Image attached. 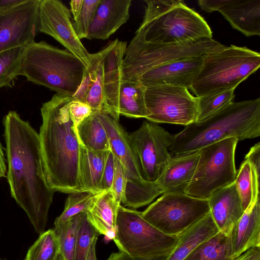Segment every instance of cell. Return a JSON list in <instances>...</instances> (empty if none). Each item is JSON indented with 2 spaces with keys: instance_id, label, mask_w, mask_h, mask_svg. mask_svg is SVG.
<instances>
[{
  "instance_id": "obj_20",
  "label": "cell",
  "mask_w": 260,
  "mask_h": 260,
  "mask_svg": "<svg viewBox=\"0 0 260 260\" xmlns=\"http://www.w3.org/2000/svg\"><path fill=\"white\" fill-rule=\"evenodd\" d=\"M230 237L235 258L251 248L260 247L259 199L244 211L233 226Z\"/></svg>"
},
{
  "instance_id": "obj_26",
  "label": "cell",
  "mask_w": 260,
  "mask_h": 260,
  "mask_svg": "<svg viewBox=\"0 0 260 260\" xmlns=\"http://www.w3.org/2000/svg\"><path fill=\"white\" fill-rule=\"evenodd\" d=\"M145 89L139 81L122 79L119 92L120 115L146 118L150 115L145 102Z\"/></svg>"
},
{
  "instance_id": "obj_31",
  "label": "cell",
  "mask_w": 260,
  "mask_h": 260,
  "mask_svg": "<svg viewBox=\"0 0 260 260\" xmlns=\"http://www.w3.org/2000/svg\"><path fill=\"white\" fill-rule=\"evenodd\" d=\"M83 213H80L63 224L54 226L53 230L59 242L60 254L63 260H73L78 231Z\"/></svg>"
},
{
  "instance_id": "obj_29",
  "label": "cell",
  "mask_w": 260,
  "mask_h": 260,
  "mask_svg": "<svg viewBox=\"0 0 260 260\" xmlns=\"http://www.w3.org/2000/svg\"><path fill=\"white\" fill-rule=\"evenodd\" d=\"M259 174L249 162L244 159L234 181L244 211L259 199Z\"/></svg>"
},
{
  "instance_id": "obj_3",
  "label": "cell",
  "mask_w": 260,
  "mask_h": 260,
  "mask_svg": "<svg viewBox=\"0 0 260 260\" xmlns=\"http://www.w3.org/2000/svg\"><path fill=\"white\" fill-rule=\"evenodd\" d=\"M260 136V98L233 102L208 118L185 126L173 135L171 157L186 155L222 140L238 141Z\"/></svg>"
},
{
  "instance_id": "obj_37",
  "label": "cell",
  "mask_w": 260,
  "mask_h": 260,
  "mask_svg": "<svg viewBox=\"0 0 260 260\" xmlns=\"http://www.w3.org/2000/svg\"><path fill=\"white\" fill-rule=\"evenodd\" d=\"M100 0H83L81 12L73 21L75 30L81 40L86 38L89 26L94 18Z\"/></svg>"
},
{
  "instance_id": "obj_45",
  "label": "cell",
  "mask_w": 260,
  "mask_h": 260,
  "mask_svg": "<svg viewBox=\"0 0 260 260\" xmlns=\"http://www.w3.org/2000/svg\"><path fill=\"white\" fill-rule=\"evenodd\" d=\"M26 0H0V14L6 12Z\"/></svg>"
},
{
  "instance_id": "obj_42",
  "label": "cell",
  "mask_w": 260,
  "mask_h": 260,
  "mask_svg": "<svg viewBox=\"0 0 260 260\" xmlns=\"http://www.w3.org/2000/svg\"><path fill=\"white\" fill-rule=\"evenodd\" d=\"M245 160H247L255 168L259 174L260 169V143L258 142L253 146L245 156Z\"/></svg>"
},
{
  "instance_id": "obj_12",
  "label": "cell",
  "mask_w": 260,
  "mask_h": 260,
  "mask_svg": "<svg viewBox=\"0 0 260 260\" xmlns=\"http://www.w3.org/2000/svg\"><path fill=\"white\" fill-rule=\"evenodd\" d=\"M145 102L150 113L146 118L149 121L186 126L197 120V98L185 87L161 85L146 88Z\"/></svg>"
},
{
  "instance_id": "obj_15",
  "label": "cell",
  "mask_w": 260,
  "mask_h": 260,
  "mask_svg": "<svg viewBox=\"0 0 260 260\" xmlns=\"http://www.w3.org/2000/svg\"><path fill=\"white\" fill-rule=\"evenodd\" d=\"M40 0H26L0 14V52L25 47L35 41L39 31L38 10Z\"/></svg>"
},
{
  "instance_id": "obj_9",
  "label": "cell",
  "mask_w": 260,
  "mask_h": 260,
  "mask_svg": "<svg viewBox=\"0 0 260 260\" xmlns=\"http://www.w3.org/2000/svg\"><path fill=\"white\" fill-rule=\"evenodd\" d=\"M113 240L119 251L132 256L149 257L170 254L179 237L163 233L146 220L141 212L120 205Z\"/></svg>"
},
{
  "instance_id": "obj_28",
  "label": "cell",
  "mask_w": 260,
  "mask_h": 260,
  "mask_svg": "<svg viewBox=\"0 0 260 260\" xmlns=\"http://www.w3.org/2000/svg\"><path fill=\"white\" fill-rule=\"evenodd\" d=\"M101 111L92 114L81 122L76 131L80 143L93 150H110L106 131L100 118Z\"/></svg>"
},
{
  "instance_id": "obj_47",
  "label": "cell",
  "mask_w": 260,
  "mask_h": 260,
  "mask_svg": "<svg viewBox=\"0 0 260 260\" xmlns=\"http://www.w3.org/2000/svg\"><path fill=\"white\" fill-rule=\"evenodd\" d=\"M6 159L4 152V148L0 141V178L6 176Z\"/></svg>"
},
{
  "instance_id": "obj_6",
  "label": "cell",
  "mask_w": 260,
  "mask_h": 260,
  "mask_svg": "<svg viewBox=\"0 0 260 260\" xmlns=\"http://www.w3.org/2000/svg\"><path fill=\"white\" fill-rule=\"evenodd\" d=\"M86 69L84 64L69 50L59 49L45 41H34L24 48L20 75L57 93L73 96Z\"/></svg>"
},
{
  "instance_id": "obj_23",
  "label": "cell",
  "mask_w": 260,
  "mask_h": 260,
  "mask_svg": "<svg viewBox=\"0 0 260 260\" xmlns=\"http://www.w3.org/2000/svg\"><path fill=\"white\" fill-rule=\"evenodd\" d=\"M110 191H103L86 211L87 218L100 235L113 240L116 231L118 208Z\"/></svg>"
},
{
  "instance_id": "obj_33",
  "label": "cell",
  "mask_w": 260,
  "mask_h": 260,
  "mask_svg": "<svg viewBox=\"0 0 260 260\" xmlns=\"http://www.w3.org/2000/svg\"><path fill=\"white\" fill-rule=\"evenodd\" d=\"M59 254L58 239L53 229H49L40 234L23 260H54Z\"/></svg>"
},
{
  "instance_id": "obj_25",
  "label": "cell",
  "mask_w": 260,
  "mask_h": 260,
  "mask_svg": "<svg viewBox=\"0 0 260 260\" xmlns=\"http://www.w3.org/2000/svg\"><path fill=\"white\" fill-rule=\"evenodd\" d=\"M219 232L209 212L180 236L166 260H183L197 246Z\"/></svg>"
},
{
  "instance_id": "obj_41",
  "label": "cell",
  "mask_w": 260,
  "mask_h": 260,
  "mask_svg": "<svg viewBox=\"0 0 260 260\" xmlns=\"http://www.w3.org/2000/svg\"><path fill=\"white\" fill-rule=\"evenodd\" d=\"M169 255V254L149 257H134L119 251L111 253L106 260H166Z\"/></svg>"
},
{
  "instance_id": "obj_5",
  "label": "cell",
  "mask_w": 260,
  "mask_h": 260,
  "mask_svg": "<svg viewBox=\"0 0 260 260\" xmlns=\"http://www.w3.org/2000/svg\"><path fill=\"white\" fill-rule=\"evenodd\" d=\"M127 42L116 39L92 53L90 66L73 98L88 104L92 111H101L118 121L119 92L122 62Z\"/></svg>"
},
{
  "instance_id": "obj_32",
  "label": "cell",
  "mask_w": 260,
  "mask_h": 260,
  "mask_svg": "<svg viewBox=\"0 0 260 260\" xmlns=\"http://www.w3.org/2000/svg\"><path fill=\"white\" fill-rule=\"evenodd\" d=\"M25 47H18L0 52V88L12 87L20 74Z\"/></svg>"
},
{
  "instance_id": "obj_50",
  "label": "cell",
  "mask_w": 260,
  "mask_h": 260,
  "mask_svg": "<svg viewBox=\"0 0 260 260\" xmlns=\"http://www.w3.org/2000/svg\"><path fill=\"white\" fill-rule=\"evenodd\" d=\"M0 239H1V230H0Z\"/></svg>"
},
{
  "instance_id": "obj_8",
  "label": "cell",
  "mask_w": 260,
  "mask_h": 260,
  "mask_svg": "<svg viewBox=\"0 0 260 260\" xmlns=\"http://www.w3.org/2000/svg\"><path fill=\"white\" fill-rule=\"evenodd\" d=\"M226 47L212 38L183 44H165L145 42L135 35L126 46L122 62V78L138 81L147 71L178 58L202 56Z\"/></svg>"
},
{
  "instance_id": "obj_19",
  "label": "cell",
  "mask_w": 260,
  "mask_h": 260,
  "mask_svg": "<svg viewBox=\"0 0 260 260\" xmlns=\"http://www.w3.org/2000/svg\"><path fill=\"white\" fill-rule=\"evenodd\" d=\"M208 202L210 213L219 232L230 235L244 212L234 182L215 191Z\"/></svg>"
},
{
  "instance_id": "obj_39",
  "label": "cell",
  "mask_w": 260,
  "mask_h": 260,
  "mask_svg": "<svg viewBox=\"0 0 260 260\" xmlns=\"http://www.w3.org/2000/svg\"><path fill=\"white\" fill-rule=\"evenodd\" d=\"M69 111L75 128L93 112L86 103L73 97L70 103Z\"/></svg>"
},
{
  "instance_id": "obj_7",
  "label": "cell",
  "mask_w": 260,
  "mask_h": 260,
  "mask_svg": "<svg viewBox=\"0 0 260 260\" xmlns=\"http://www.w3.org/2000/svg\"><path fill=\"white\" fill-rule=\"evenodd\" d=\"M259 53L233 45L204 55L202 66L189 89L196 97L235 88L258 69Z\"/></svg>"
},
{
  "instance_id": "obj_46",
  "label": "cell",
  "mask_w": 260,
  "mask_h": 260,
  "mask_svg": "<svg viewBox=\"0 0 260 260\" xmlns=\"http://www.w3.org/2000/svg\"><path fill=\"white\" fill-rule=\"evenodd\" d=\"M83 0H72L70 1V11L73 16V20L75 21L78 17L83 5Z\"/></svg>"
},
{
  "instance_id": "obj_14",
  "label": "cell",
  "mask_w": 260,
  "mask_h": 260,
  "mask_svg": "<svg viewBox=\"0 0 260 260\" xmlns=\"http://www.w3.org/2000/svg\"><path fill=\"white\" fill-rule=\"evenodd\" d=\"M38 22L39 31L53 38L77 56L87 69L89 67L91 53L77 35L70 10L61 1L40 0Z\"/></svg>"
},
{
  "instance_id": "obj_13",
  "label": "cell",
  "mask_w": 260,
  "mask_h": 260,
  "mask_svg": "<svg viewBox=\"0 0 260 260\" xmlns=\"http://www.w3.org/2000/svg\"><path fill=\"white\" fill-rule=\"evenodd\" d=\"M172 137V135L157 123L147 121L127 134L145 180L156 181L170 162L172 157L169 147Z\"/></svg>"
},
{
  "instance_id": "obj_49",
  "label": "cell",
  "mask_w": 260,
  "mask_h": 260,
  "mask_svg": "<svg viewBox=\"0 0 260 260\" xmlns=\"http://www.w3.org/2000/svg\"><path fill=\"white\" fill-rule=\"evenodd\" d=\"M54 260H63L60 254H59Z\"/></svg>"
},
{
  "instance_id": "obj_48",
  "label": "cell",
  "mask_w": 260,
  "mask_h": 260,
  "mask_svg": "<svg viewBox=\"0 0 260 260\" xmlns=\"http://www.w3.org/2000/svg\"><path fill=\"white\" fill-rule=\"evenodd\" d=\"M98 237H95L92 241L88 251L86 260H96V244Z\"/></svg>"
},
{
  "instance_id": "obj_10",
  "label": "cell",
  "mask_w": 260,
  "mask_h": 260,
  "mask_svg": "<svg viewBox=\"0 0 260 260\" xmlns=\"http://www.w3.org/2000/svg\"><path fill=\"white\" fill-rule=\"evenodd\" d=\"M238 139L229 138L200 151L198 164L185 193L208 200L216 191L233 183L237 171L235 162Z\"/></svg>"
},
{
  "instance_id": "obj_18",
  "label": "cell",
  "mask_w": 260,
  "mask_h": 260,
  "mask_svg": "<svg viewBox=\"0 0 260 260\" xmlns=\"http://www.w3.org/2000/svg\"><path fill=\"white\" fill-rule=\"evenodd\" d=\"M100 118L107 134L110 150L124 168L127 179H144L138 159L129 143L127 134L118 121L101 111Z\"/></svg>"
},
{
  "instance_id": "obj_21",
  "label": "cell",
  "mask_w": 260,
  "mask_h": 260,
  "mask_svg": "<svg viewBox=\"0 0 260 260\" xmlns=\"http://www.w3.org/2000/svg\"><path fill=\"white\" fill-rule=\"evenodd\" d=\"M200 151L186 155L172 157L156 181L164 193H185L193 176Z\"/></svg>"
},
{
  "instance_id": "obj_51",
  "label": "cell",
  "mask_w": 260,
  "mask_h": 260,
  "mask_svg": "<svg viewBox=\"0 0 260 260\" xmlns=\"http://www.w3.org/2000/svg\"><path fill=\"white\" fill-rule=\"evenodd\" d=\"M0 260H3L2 259H1V258L0 257Z\"/></svg>"
},
{
  "instance_id": "obj_1",
  "label": "cell",
  "mask_w": 260,
  "mask_h": 260,
  "mask_svg": "<svg viewBox=\"0 0 260 260\" xmlns=\"http://www.w3.org/2000/svg\"><path fill=\"white\" fill-rule=\"evenodd\" d=\"M3 123L11 197L40 234L45 231L54 191L44 175L39 133L15 111L4 116Z\"/></svg>"
},
{
  "instance_id": "obj_40",
  "label": "cell",
  "mask_w": 260,
  "mask_h": 260,
  "mask_svg": "<svg viewBox=\"0 0 260 260\" xmlns=\"http://www.w3.org/2000/svg\"><path fill=\"white\" fill-rule=\"evenodd\" d=\"M115 172V157L110 151L103 170L100 183L101 191L110 190Z\"/></svg>"
},
{
  "instance_id": "obj_38",
  "label": "cell",
  "mask_w": 260,
  "mask_h": 260,
  "mask_svg": "<svg viewBox=\"0 0 260 260\" xmlns=\"http://www.w3.org/2000/svg\"><path fill=\"white\" fill-rule=\"evenodd\" d=\"M127 181V174L124 168L115 157V172L110 191L118 204L121 205L124 197Z\"/></svg>"
},
{
  "instance_id": "obj_27",
  "label": "cell",
  "mask_w": 260,
  "mask_h": 260,
  "mask_svg": "<svg viewBox=\"0 0 260 260\" xmlns=\"http://www.w3.org/2000/svg\"><path fill=\"white\" fill-rule=\"evenodd\" d=\"M236 259L233 256L230 235L218 232L197 246L183 260Z\"/></svg>"
},
{
  "instance_id": "obj_35",
  "label": "cell",
  "mask_w": 260,
  "mask_h": 260,
  "mask_svg": "<svg viewBox=\"0 0 260 260\" xmlns=\"http://www.w3.org/2000/svg\"><path fill=\"white\" fill-rule=\"evenodd\" d=\"M235 88L219 90L197 98L198 115L202 121L234 102Z\"/></svg>"
},
{
  "instance_id": "obj_34",
  "label": "cell",
  "mask_w": 260,
  "mask_h": 260,
  "mask_svg": "<svg viewBox=\"0 0 260 260\" xmlns=\"http://www.w3.org/2000/svg\"><path fill=\"white\" fill-rule=\"evenodd\" d=\"M102 192L93 193L78 191L69 193L62 212L54 221V226L62 224L75 215L87 211Z\"/></svg>"
},
{
  "instance_id": "obj_24",
  "label": "cell",
  "mask_w": 260,
  "mask_h": 260,
  "mask_svg": "<svg viewBox=\"0 0 260 260\" xmlns=\"http://www.w3.org/2000/svg\"><path fill=\"white\" fill-rule=\"evenodd\" d=\"M110 150H93L80 144L79 181L82 191L98 193L106 160Z\"/></svg>"
},
{
  "instance_id": "obj_30",
  "label": "cell",
  "mask_w": 260,
  "mask_h": 260,
  "mask_svg": "<svg viewBox=\"0 0 260 260\" xmlns=\"http://www.w3.org/2000/svg\"><path fill=\"white\" fill-rule=\"evenodd\" d=\"M164 191L156 181L143 179H127L121 203L133 209L138 208L151 203Z\"/></svg>"
},
{
  "instance_id": "obj_2",
  "label": "cell",
  "mask_w": 260,
  "mask_h": 260,
  "mask_svg": "<svg viewBox=\"0 0 260 260\" xmlns=\"http://www.w3.org/2000/svg\"><path fill=\"white\" fill-rule=\"evenodd\" d=\"M73 96L57 93L43 104L39 137L44 175L54 192L82 191L79 174L80 143L69 106Z\"/></svg>"
},
{
  "instance_id": "obj_11",
  "label": "cell",
  "mask_w": 260,
  "mask_h": 260,
  "mask_svg": "<svg viewBox=\"0 0 260 260\" xmlns=\"http://www.w3.org/2000/svg\"><path fill=\"white\" fill-rule=\"evenodd\" d=\"M142 212L143 217L163 233L180 236L210 212L208 200L185 193H164Z\"/></svg>"
},
{
  "instance_id": "obj_4",
  "label": "cell",
  "mask_w": 260,
  "mask_h": 260,
  "mask_svg": "<svg viewBox=\"0 0 260 260\" xmlns=\"http://www.w3.org/2000/svg\"><path fill=\"white\" fill-rule=\"evenodd\" d=\"M143 21L135 33L149 43L177 44L212 38L204 18L183 1L146 0Z\"/></svg>"
},
{
  "instance_id": "obj_44",
  "label": "cell",
  "mask_w": 260,
  "mask_h": 260,
  "mask_svg": "<svg viewBox=\"0 0 260 260\" xmlns=\"http://www.w3.org/2000/svg\"><path fill=\"white\" fill-rule=\"evenodd\" d=\"M236 260H260V247L248 249Z\"/></svg>"
},
{
  "instance_id": "obj_36",
  "label": "cell",
  "mask_w": 260,
  "mask_h": 260,
  "mask_svg": "<svg viewBox=\"0 0 260 260\" xmlns=\"http://www.w3.org/2000/svg\"><path fill=\"white\" fill-rule=\"evenodd\" d=\"M100 234L87 218L86 211L84 212L79 228L74 252L73 260H86L90 246Z\"/></svg>"
},
{
  "instance_id": "obj_16",
  "label": "cell",
  "mask_w": 260,
  "mask_h": 260,
  "mask_svg": "<svg viewBox=\"0 0 260 260\" xmlns=\"http://www.w3.org/2000/svg\"><path fill=\"white\" fill-rule=\"evenodd\" d=\"M204 55L178 58L142 74L138 81L145 88L172 85L190 88L203 63Z\"/></svg>"
},
{
  "instance_id": "obj_17",
  "label": "cell",
  "mask_w": 260,
  "mask_h": 260,
  "mask_svg": "<svg viewBox=\"0 0 260 260\" xmlns=\"http://www.w3.org/2000/svg\"><path fill=\"white\" fill-rule=\"evenodd\" d=\"M132 2L100 0L86 39H108L128 20Z\"/></svg>"
},
{
  "instance_id": "obj_43",
  "label": "cell",
  "mask_w": 260,
  "mask_h": 260,
  "mask_svg": "<svg viewBox=\"0 0 260 260\" xmlns=\"http://www.w3.org/2000/svg\"><path fill=\"white\" fill-rule=\"evenodd\" d=\"M230 0H200L199 6L205 11L210 13L218 11L220 8L227 4Z\"/></svg>"
},
{
  "instance_id": "obj_22",
  "label": "cell",
  "mask_w": 260,
  "mask_h": 260,
  "mask_svg": "<svg viewBox=\"0 0 260 260\" xmlns=\"http://www.w3.org/2000/svg\"><path fill=\"white\" fill-rule=\"evenodd\" d=\"M217 11L245 36L260 35V0H230Z\"/></svg>"
}]
</instances>
